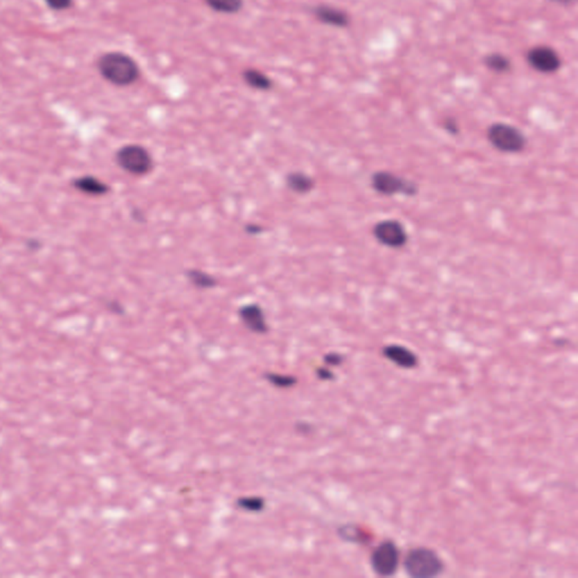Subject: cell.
<instances>
[{"label":"cell","mask_w":578,"mask_h":578,"mask_svg":"<svg viewBox=\"0 0 578 578\" xmlns=\"http://www.w3.org/2000/svg\"><path fill=\"white\" fill-rule=\"evenodd\" d=\"M484 64L496 74H507L512 71L511 59L503 53H494L487 55L484 58Z\"/></svg>","instance_id":"15"},{"label":"cell","mask_w":578,"mask_h":578,"mask_svg":"<svg viewBox=\"0 0 578 578\" xmlns=\"http://www.w3.org/2000/svg\"><path fill=\"white\" fill-rule=\"evenodd\" d=\"M237 505L240 508H243L245 511L258 512L261 511L264 507V500L262 498H241L237 500Z\"/></svg>","instance_id":"20"},{"label":"cell","mask_w":578,"mask_h":578,"mask_svg":"<svg viewBox=\"0 0 578 578\" xmlns=\"http://www.w3.org/2000/svg\"><path fill=\"white\" fill-rule=\"evenodd\" d=\"M338 532H339V536L346 541L352 542V543H363L364 541L365 534H363L361 530L356 526H341Z\"/></svg>","instance_id":"18"},{"label":"cell","mask_w":578,"mask_h":578,"mask_svg":"<svg viewBox=\"0 0 578 578\" xmlns=\"http://www.w3.org/2000/svg\"><path fill=\"white\" fill-rule=\"evenodd\" d=\"M239 316L243 325L251 332L258 334L268 332L266 314L259 304H245L239 309Z\"/></svg>","instance_id":"9"},{"label":"cell","mask_w":578,"mask_h":578,"mask_svg":"<svg viewBox=\"0 0 578 578\" xmlns=\"http://www.w3.org/2000/svg\"><path fill=\"white\" fill-rule=\"evenodd\" d=\"M242 76L245 84L249 87L257 89V91L267 92V91H270L273 87L271 78L268 75L264 74L263 71L257 69V68H248V69H245L243 71Z\"/></svg>","instance_id":"14"},{"label":"cell","mask_w":578,"mask_h":578,"mask_svg":"<svg viewBox=\"0 0 578 578\" xmlns=\"http://www.w3.org/2000/svg\"><path fill=\"white\" fill-rule=\"evenodd\" d=\"M186 276L190 284L198 289H210V288L216 287L218 284L217 279L215 278L214 276L202 270L190 269L188 270Z\"/></svg>","instance_id":"16"},{"label":"cell","mask_w":578,"mask_h":578,"mask_svg":"<svg viewBox=\"0 0 578 578\" xmlns=\"http://www.w3.org/2000/svg\"><path fill=\"white\" fill-rule=\"evenodd\" d=\"M206 5L216 12L232 15L242 10L244 0H204Z\"/></svg>","instance_id":"17"},{"label":"cell","mask_w":578,"mask_h":578,"mask_svg":"<svg viewBox=\"0 0 578 578\" xmlns=\"http://www.w3.org/2000/svg\"><path fill=\"white\" fill-rule=\"evenodd\" d=\"M245 232L249 234H258V233L262 232V227L259 226L258 224H248L245 226Z\"/></svg>","instance_id":"25"},{"label":"cell","mask_w":578,"mask_h":578,"mask_svg":"<svg viewBox=\"0 0 578 578\" xmlns=\"http://www.w3.org/2000/svg\"><path fill=\"white\" fill-rule=\"evenodd\" d=\"M102 77L119 87L134 85L141 77V68L135 59L123 53H107L98 59Z\"/></svg>","instance_id":"1"},{"label":"cell","mask_w":578,"mask_h":578,"mask_svg":"<svg viewBox=\"0 0 578 578\" xmlns=\"http://www.w3.org/2000/svg\"><path fill=\"white\" fill-rule=\"evenodd\" d=\"M116 162L121 170L134 177H145L153 171L154 159L141 145H126L116 153Z\"/></svg>","instance_id":"5"},{"label":"cell","mask_w":578,"mask_h":578,"mask_svg":"<svg viewBox=\"0 0 578 578\" xmlns=\"http://www.w3.org/2000/svg\"><path fill=\"white\" fill-rule=\"evenodd\" d=\"M325 361L331 366H339L343 363V356L338 352H329L325 356Z\"/></svg>","instance_id":"23"},{"label":"cell","mask_w":578,"mask_h":578,"mask_svg":"<svg viewBox=\"0 0 578 578\" xmlns=\"http://www.w3.org/2000/svg\"><path fill=\"white\" fill-rule=\"evenodd\" d=\"M400 550L391 540H386L374 549L370 556V566L381 577H390L398 572Z\"/></svg>","instance_id":"7"},{"label":"cell","mask_w":578,"mask_h":578,"mask_svg":"<svg viewBox=\"0 0 578 578\" xmlns=\"http://www.w3.org/2000/svg\"><path fill=\"white\" fill-rule=\"evenodd\" d=\"M370 187L381 196H418L419 186L409 179L402 178L390 171H377L370 175Z\"/></svg>","instance_id":"4"},{"label":"cell","mask_w":578,"mask_h":578,"mask_svg":"<svg viewBox=\"0 0 578 578\" xmlns=\"http://www.w3.org/2000/svg\"><path fill=\"white\" fill-rule=\"evenodd\" d=\"M286 186L291 192L307 195L316 188V180L304 172H291L286 177Z\"/></svg>","instance_id":"13"},{"label":"cell","mask_w":578,"mask_h":578,"mask_svg":"<svg viewBox=\"0 0 578 578\" xmlns=\"http://www.w3.org/2000/svg\"><path fill=\"white\" fill-rule=\"evenodd\" d=\"M443 128L445 132L451 136H459L460 135V126L456 119H454L453 116H447L445 118L443 121Z\"/></svg>","instance_id":"21"},{"label":"cell","mask_w":578,"mask_h":578,"mask_svg":"<svg viewBox=\"0 0 578 578\" xmlns=\"http://www.w3.org/2000/svg\"><path fill=\"white\" fill-rule=\"evenodd\" d=\"M374 239L386 248L400 250L409 242V234L404 224L398 219H382L372 230Z\"/></svg>","instance_id":"6"},{"label":"cell","mask_w":578,"mask_h":578,"mask_svg":"<svg viewBox=\"0 0 578 578\" xmlns=\"http://www.w3.org/2000/svg\"><path fill=\"white\" fill-rule=\"evenodd\" d=\"M404 568L413 578L437 577L444 572L443 560L431 548L417 547L408 552L404 560Z\"/></svg>","instance_id":"2"},{"label":"cell","mask_w":578,"mask_h":578,"mask_svg":"<svg viewBox=\"0 0 578 578\" xmlns=\"http://www.w3.org/2000/svg\"><path fill=\"white\" fill-rule=\"evenodd\" d=\"M382 355L388 361H391L392 364L404 370H413L417 368L419 361L418 356L413 350L398 343H392V345L383 347Z\"/></svg>","instance_id":"11"},{"label":"cell","mask_w":578,"mask_h":578,"mask_svg":"<svg viewBox=\"0 0 578 578\" xmlns=\"http://www.w3.org/2000/svg\"><path fill=\"white\" fill-rule=\"evenodd\" d=\"M266 379L277 388H291L296 383L295 377H286V375H280V374H267Z\"/></svg>","instance_id":"19"},{"label":"cell","mask_w":578,"mask_h":578,"mask_svg":"<svg viewBox=\"0 0 578 578\" xmlns=\"http://www.w3.org/2000/svg\"><path fill=\"white\" fill-rule=\"evenodd\" d=\"M313 15L322 24L329 25V26H334L336 28H346L350 25V16L346 10L338 8V7L331 6V5H318V6L313 7Z\"/></svg>","instance_id":"10"},{"label":"cell","mask_w":578,"mask_h":578,"mask_svg":"<svg viewBox=\"0 0 578 578\" xmlns=\"http://www.w3.org/2000/svg\"><path fill=\"white\" fill-rule=\"evenodd\" d=\"M526 62L530 67L540 74H554L561 67L559 53L551 46H533L526 53Z\"/></svg>","instance_id":"8"},{"label":"cell","mask_w":578,"mask_h":578,"mask_svg":"<svg viewBox=\"0 0 578 578\" xmlns=\"http://www.w3.org/2000/svg\"><path fill=\"white\" fill-rule=\"evenodd\" d=\"M73 187L80 193L89 197L107 196L110 192V186L94 175H83L73 181Z\"/></svg>","instance_id":"12"},{"label":"cell","mask_w":578,"mask_h":578,"mask_svg":"<svg viewBox=\"0 0 578 578\" xmlns=\"http://www.w3.org/2000/svg\"><path fill=\"white\" fill-rule=\"evenodd\" d=\"M46 5L55 10H64L69 8L73 3V0H44Z\"/></svg>","instance_id":"22"},{"label":"cell","mask_w":578,"mask_h":578,"mask_svg":"<svg viewBox=\"0 0 578 578\" xmlns=\"http://www.w3.org/2000/svg\"><path fill=\"white\" fill-rule=\"evenodd\" d=\"M318 375L320 379H325V381L334 379V373L331 370H325V368H320V370H318Z\"/></svg>","instance_id":"24"},{"label":"cell","mask_w":578,"mask_h":578,"mask_svg":"<svg viewBox=\"0 0 578 578\" xmlns=\"http://www.w3.org/2000/svg\"><path fill=\"white\" fill-rule=\"evenodd\" d=\"M486 138L503 154H520L527 146V138L521 129L506 123H494L486 130Z\"/></svg>","instance_id":"3"},{"label":"cell","mask_w":578,"mask_h":578,"mask_svg":"<svg viewBox=\"0 0 578 578\" xmlns=\"http://www.w3.org/2000/svg\"><path fill=\"white\" fill-rule=\"evenodd\" d=\"M549 1L565 7L572 6V5L576 3V0H549Z\"/></svg>","instance_id":"26"}]
</instances>
